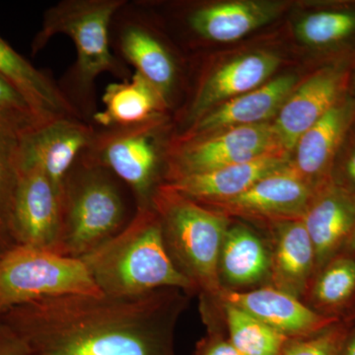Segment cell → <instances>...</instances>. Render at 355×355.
<instances>
[{
  "instance_id": "cell-1",
  "label": "cell",
  "mask_w": 355,
  "mask_h": 355,
  "mask_svg": "<svg viewBox=\"0 0 355 355\" xmlns=\"http://www.w3.org/2000/svg\"><path fill=\"white\" fill-rule=\"evenodd\" d=\"M188 301L175 288L69 294L18 306L0 320L25 340L30 355H175V329Z\"/></svg>"
},
{
  "instance_id": "cell-2",
  "label": "cell",
  "mask_w": 355,
  "mask_h": 355,
  "mask_svg": "<svg viewBox=\"0 0 355 355\" xmlns=\"http://www.w3.org/2000/svg\"><path fill=\"white\" fill-rule=\"evenodd\" d=\"M80 260L107 295H141L164 288L196 291L173 263L153 207L137 209L121 232Z\"/></svg>"
},
{
  "instance_id": "cell-3",
  "label": "cell",
  "mask_w": 355,
  "mask_h": 355,
  "mask_svg": "<svg viewBox=\"0 0 355 355\" xmlns=\"http://www.w3.org/2000/svg\"><path fill=\"white\" fill-rule=\"evenodd\" d=\"M127 0H62L44 14L41 30L32 44L37 53L58 34L73 42L76 62L69 76L70 101L80 112L93 111L95 81L105 72L121 80L132 76L130 70L116 57L111 46V25L114 15ZM85 119V118H84Z\"/></svg>"
},
{
  "instance_id": "cell-4",
  "label": "cell",
  "mask_w": 355,
  "mask_h": 355,
  "mask_svg": "<svg viewBox=\"0 0 355 355\" xmlns=\"http://www.w3.org/2000/svg\"><path fill=\"white\" fill-rule=\"evenodd\" d=\"M153 207L160 219L168 254L196 291L217 297L222 291L219 257L230 221L165 184L154 193Z\"/></svg>"
},
{
  "instance_id": "cell-5",
  "label": "cell",
  "mask_w": 355,
  "mask_h": 355,
  "mask_svg": "<svg viewBox=\"0 0 355 355\" xmlns=\"http://www.w3.org/2000/svg\"><path fill=\"white\" fill-rule=\"evenodd\" d=\"M116 178L108 170L77 161L65 180L62 221L51 251L83 259L128 225V210Z\"/></svg>"
},
{
  "instance_id": "cell-6",
  "label": "cell",
  "mask_w": 355,
  "mask_h": 355,
  "mask_svg": "<svg viewBox=\"0 0 355 355\" xmlns=\"http://www.w3.org/2000/svg\"><path fill=\"white\" fill-rule=\"evenodd\" d=\"M102 293L80 259L18 245L0 259V316L55 296Z\"/></svg>"
},
{
  "instance_id": "cell-7",
  "label": "cell",
  "mask_w": 355,
  "mask_h": 355,
  "mask_svg": "<svg viewBox=\"0 0 355 355\" xmlns=\"http://www.w3.org/2000/svg\"><path fill=\"white\" fill-rule=\"evenodd\" d=\"M165 116L142 125L96 130L90 146L79 160L108 170L132 191L137 209L153 207L163 182L159 176L161 155L158 133Z\"/></svg>"
},
{
  "instance_id": "cell-8",
  "label": "cell",
  "mask_w": 355,
  "mask_h": 355,
  "mask_svg": "<svg viewBox=\"0 0 355 355\" xmlns=\"http://www.w3.org/2000/svg\"><path fill=\"white\" fill-rule=\"evenodd\" d=\"M282 150L286 151L280 146L272 123L268 121L232 128L205 139L187 142L171 140L164 183L174 178L241 164Z\"/></svg>"
},
{
  "instance_id": "cell-9",
  "label": "cell",
  "mask_w": 355,
  "mask_h": 355,
  "mask_svg": "<svg viewBox=\"0 0 355 355\" xmlns=\"http://www.w3.org/2000/svg\"><path fill=\"white\" fill-rule=\"evenodd\" d=\"M110 35L114 55L132 65L169 107L179 73L176 58L132 3L114 15Z\"/></svg>"
},
{
  "instance_id": "cell-10",
  "label": "cell",
  "mask_w": 355,
  "mask_h": 355,
  "mask_svg": "<svg viewBox=\"0 0 355 355\" xmlns=\"http://www.w3.org/2000/svg\"><path fill=\"white\" fill-rule=\"evenodd\" d=\"M316 189L292 169L261 179L237 197L209 203L203 207L227 217L270 222L302 220Z\"/></svg>"
},
{
  "instance_id": "cell-11",
  "label": "cell",
  "mask_w": 355,
  "mask_h": 355,
  "mask_svg": "<svg viewBox=\"0 0 355 355\" xmlns=\"http://www.w3.org/2000/svg\"><path fill=\"white\" fill-rule=\"evenodd\" d=\"M62 221V198L46 173L21 165L13 205V230L18 245L53 250Z\"/></svg>"
},
{
  "instance_id": "cell-12",
  "label": "cell",
  "mask_w": 355,
  "mask_h": 355,
  "mask_svg": "<svg viewBox=\"0 0 355 355\" xmlns=\"http://www.w3.org/2000/svg\"><path fill=\"white\" fill-rule=\"evenodd\" d=\"M297 84L288 74L272 79L251 92L222 103L198 119L190 127L173 137V141L207 139L232 128L268 123L277 116Z\"/></svg>"
},
{
  "instance_id": "cell-13",
  "label": "cell",
  "mask_w": 355,
  "mask_h": 355,
  "mask_svg": "<svg viewBox=\"0 0 355 355\" xmlns=\"http://www.w3.org/2000/svg\"><path fill=\"white\" fill-rule=\"evenodd\" d=\"M92 123L79 119H58L28 133L21 165L39 166L62 198L65 180L94 139Z\"/></svg>"
},
{
  "instance_id": "cell-14",
  "label": "cell",
  "mask_w": 355,
  "mask_h": 355,
  "mask_svg": "<svg viewBox=\"0 0 355 355\" xmlns=\"http://www.w3.org/2000/svg\"><path fill=\"white\" fill-rule=\"evenodd\" d=\"M280 64L270 53L242 55L212 71L200 84L184 114V128L222 103L251 92L268 83Z\"/></svg>"
},
{
  "instance_id": "cell-15",
  "label": "cell",
  "mask_w": 355,
  "mask_h": 355,
  "mask_svg": "<svg viewBox=\"0 0 355 355\" xmlns=\"http://www.w3.org/2000/svg\"><path fill=\"white\" fill-rule=\"evenodd\" d=\"M286 151L266 154L249 162L174 178L166 186L200 205L237 197L263 178L287 169L291 164Z\"/></svg>"
},
{
  "instance_id": "cell-16",
  "label": "cell",
  "mask_w": 355,
  "mask_h": 355,
  "mask_svg": "<svg viewBox=\"0 0 355 355\" xmlns=\"http://www.w3.org/2000/svg\"><path fill=\"white\" fill-rule=\"evenodd\" d=\"M217 297L223 303L246 311L287 338L313 335L326 330L335 322L333 317L319 314L300 302L299 298L275 287L251 291L222 289Z\"/></svg>"
},
{
  "instance_id": "cell-17",
  "label": "cell",
  "mask_w": 355,
  "mask_h": 355,
  "mask_svg": "<svg viewBox=\"0 0 355 355\" xmlns=\"http://www.w3.org/2000/svg\"><path fill=\"white\" fill-rule=\"evenodd\" d=\"M342 74L323 70L294 89L272 123L280 146L291 153L303 133L336 104Z\"/></svg>"
},
{
  "instance_id": "cell-18",
  "label": "cell",
  "mask_w": 355,
  "mask_h": 355,
  "mask_svg": "<svg viewBox=\"0 0 355 355\" xmlns=\"http://www.w3.org/2000/svg\"><path fill=\"white\" fill-rule=\"evenodd\" d=\"M46 123L34 114L0 111V259L18 246L13 230V205L28 133Z\"/></svg>"
},
{
  "instance_id": "cell-19",
  "label": "cell",
  "mask_w": 355,
  "mask_h": 355,
  "mask_svg": "<svg viewBox=\"0 0 355 355\" xmlns=\"http://www.w3.org/2000/svg\"><path fill=\"white\" fill-rule=\"evenodd\" d=\"M302 220L314 246L316 268H323L355 227V196L336 187L316 191Z\"/></svg>"
},
{
  "instance_id": "cell-20",
  "label": "cell",
  "mask_w": 355,
  "mask_h": 355,
  "mask_svg": "<svg viewBox=\"0 0 355 355\" xmlns=\"http://www.w3.org/2000/svg\"><path fill=\"white\" fill-rule=\"evenodd\" d=\"M0 76L24 96L42 120L79 119L86 121L65 95L62 86L55 83L51 76L33 67L1 38Z\"/></svg>"
},
{
  "instance_id": "cell-21",
  "label": "cell",
  "mask_w": 355,
  "mask_h": 355,
  "mask_svg": "<svg viewBox=\"0 0 355 355\" xmlns=\"http://www.w3.org/2000/svg\"><path fill=\"white\" fill-rule=\"evenodd\" d=\"M280 10L279 4L270 2H224L193 9L187 14L186 22L200 38L228 43L268 24Z\"/></svg>"
},
{
  "instance_id": "cell-22",
  "label": "cell",
  "mask_w": 355,
  "mask_h": 355,
  "mask_svg": "<svg viewBox=\"0 0 355 355\" xmlns=\"http://www.w3.org/2000/svg\"><path fill=\"white\" fill-rule=\"evenodd\" d=\"M275 247L270 257V272L275 288L299 298L316 270L312 240L303 220L272 224Z\"/></svg>"
},
{
  "instance_id": "cell-23",
  "label": "cell",
  "mask_w": 355,
  "mask_h": 355,
  "mask_svg": "<svg viewBox=\"0 0 355 355\" xmlns=\"http://www.w3.org/2000/svg\"><path fill=\"white\" fill-rule=\"evenodd\" d=\"M102 99L104 109L92 114L101 130L142 125L165 116L169 108L156 89L135 71L121 83L109 84Z\"/></svg>"
},
{
  "instance_id": "cell-24",
  "label": "cell",
  "mask_w": 355,
  "mask_h": 355,
  "mask_svg": "<svg viewBox=\"0 0 355 355\" xmlns=\"http://www.w3.org/2000/svg\"><path fill=\"white\" fill-rule=\"evenodd\" d=\"M270 257L265 243L245 225L229 226L219 257V277L232 286L258 284L270 272Z\"/></svg>"
},
{
  "instance_id": "cell-25",
  "label": "cell",
  "mask_w": 355,
  "mask_h": 355,
  "mask_svg": "<svg viewBox=\"0 0 355 355\" xmlns=\"http://www.w3.org/2000/svg\"><path fill=\"white\" fill-rule=\"evenodd\" d=\"M349 118V106L336 104L298 139L294 147L295 157L291 161V167L308 183L315 186V180L326 170Z\"/></svg>"
},
{
  "instance_id": "cell-26",
  "label": "cell",
  "mask_w": 355,
  "mask_h": 355,
  "mask_svg": "<svg viewBox=\"0 0 355 355\" xmlns=\"http://www.w3.org/2000/svg\"><path fill=\"white\" fill-rule=\"evenodd\" d=\"M230 343L240 355H279L287 336L237 306L224 303Z\"/></svg>"
},
{
  "instance_id": "cell-27",
  "label": "cell",
  "mask_w": 355,
  "mask_h": 355,
  "mask_svg": "<svg viewBox=\"0 0 355 355\" xmlns=\"http://www.w3.org/2000/svg\"><path fill=\"white\" fill-rule=\"evenodd\" d=\"M354 30V14L340 11L310 14L296 26L298 39L311 46H324L340 41Z\"/></svg>"
},
{
  "instance_id": "cell-28",
  "label": "cell",
  "mask_w": 355,
  "mask_h": 355,
  "mask_svg": "<svg viewBox=\"0 0 355 355\" xmlns=\"http://www.w3.org/2000/svg\"><path fill=\"white\" fill-rule=\"evenodd\" d=\"M354 291L355 260L343 257L324 266L313 288V297L319 304L331 307L349 300Z\"/></svg>"
},
{
  "instance_id": "cell-29",
  "label": "cell",
  "mask_w": 355,
  "mask_h": 355,
  "mask_svg": "<svg viewBox=\"0 0 355 355\" xmlns=\"http://www.w3.org/2000/svg\"><path fill=\"white\" fill-rule=\"evenodd\" d=\"M343 343L342 331L326 329L312 338L294 343L282 355H340Z\"/></svg>"
},
{
  "instance_id": "cell-30",
  "label": "cell",
  "mask_w": 355,
  "mask_h": 355,
  "mask_svg": "<svg viewBox=\"0 0 355 355\" xmlns=\"http://www.w3.org/2000/svg\"><path fill=\"white\" fill-rule=\"evenodd\" d=\"M0 111L34 114L40 120H42L38 114L35 113L31 105L26 100L24 96L21 94L12 84L8 83L1 76H0ZM46 123H49V121H46Z\"/></svg>"
},
{
  "instance_id": "cell-31",
  "label": "cell",
  "mask_w": 355,
  "mask_h": 355,
  "mask_svg": "<svg viewBox=\"0 0 355 355\" xmlns=\"http://www.w3.org/2000/svg\"><path fill=\"white\" fill-rule=\"evenodd\" d=\"M0 355H30L25 340L0 320Z\"/></svg>"
},
{
  "instance_id": "cell-32",
  "label": "cell",
  "mask_w": 355,
  "mask_h": 355,
  "mask_svg": "<svg viewBox=\"0 0 355 355\" xmlns=\"http://www.w3.org/2000/svg\"><path fill=\"white\" fill-rule=\"evenodd\" d=\"M200 355H240L230 342H216L205 347Z\"/></svg>"
},
{
  "instance_id": "cell-33",
  "label": "cell",
  "mask_w": 355,
  "mask_h": 355,
  "mask_svg": "<svg viewBox=\"0 0 355 355\" xmlns=\"http://www.w3.org/2000/svg\"><path fill=\"white\" fill-rule=\"evenodd\" d=\"M340 355H355V330L350 334L347 340H343Z\"/></svg>"
},
{
  "instance_id": "cell-34",
  "label": "cell",
  "mask_w": 355,
  "mask_h": 355,
  "mask_svg": "<svg viewBox=\"0 0 355 355\" xmlns=\"http://www.w3.org/2000/svg\"><path fill=\"white\" fill-rule=\"evenodd\" d=\"M343 245H345V249L349 253L350 252H355V227Z\"/></svg>"
},
{
  "instance_id": "cell-35",
  "label": "cell",
  "mask_w": 355,
  "mask_h": 355,
  "mask_svg": "<svg viewBox=\"0 0 355 355\" xmlns=\"http://www.w3.org/2000/svg\"><path fill=\"white\" fill-rule=\"evenodd\" d=\"M347 173L355 183V153L350 156L349 162H347Z\"/></svg>"
}]
</instances>
